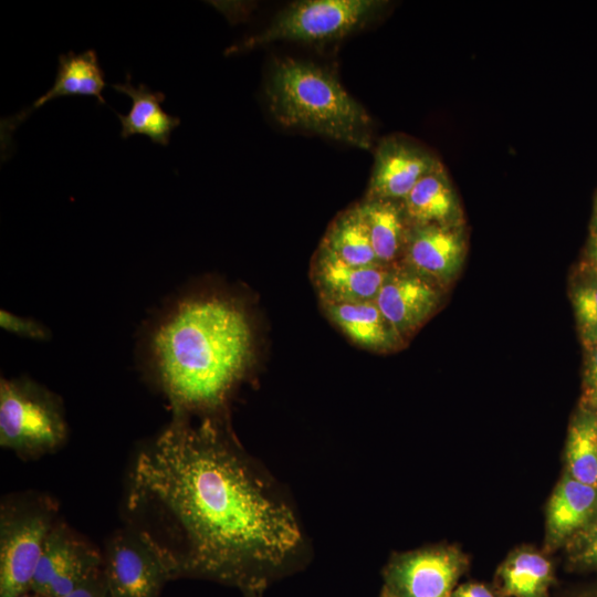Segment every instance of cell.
Returning <instances> with one entry per match:
<instances>
[{"instance_id": "cell-1", "label": "cell", "mask_w": 597, "mask_h": 597, "mask_svg": "<svg viewBox=\"0 0 597 597\" xmlns=\"http://www.w3.org/2000/svg\"><path fill=\"white\" fill-rule=\"evenodd\" d=\"M222 415L172 412L138 451L125 498L127 527L158 553L172 579L261 594L295 565L302 534Z\"/></svg>"}, {"instance_id": "cell-2", "label": "cell", "mask_w": 597, "mask_h": 597, "mask_svg": "<svg viewBox=\"0 0 597 597\" xmlns=\"http://www.w3.org/2000/svg\"><path fill=\"white\" fill-rule=\"evenodd\" d=\"M146 377L172 412L223 413L255 360L252 321L241 298L214 290L169 297L139 339Z\"/></svg>"}, {"instance_id": "cell-3", "label": "cell", "mask_w": 597, "mask_h": 597, "mask_svg": "<svg viewBox=\"0 0 597 597\" xmlns=\"http://www.w3.org/2000/svg\"><path fill=\"white\" fill-rule=\"evenodd\" d=\"M273 118L286 128L303 129L369 149L373 121L364 106L331 70L291 57L275 60L265 84Z\"/></svg>"}, {"instance_id": "cell-4", "label": "cell", "mask_w": 597, "mask_h": 597, "mask_svg": "<svg viewBox=\"0 0 597 597\" xmlns=\"http://www.w3.org/2000/svg\"><path fill=\"white\" fill-rule=\"evenodd\" d=\"M67 423L57 395L28 377L1 378L0 446L39 457L65 441Z\"/></svg>"}, {"instance_id": "cell-5", "label": "cell", "mask_w": 597, "mask_h": 597, "mask_svg": "<svg viewBox=\"0 0 597 597\" xmlns=\"http://www.w3.org/2000/svg\"><path fill=\"white\" fill-rule=\"evenodd\" d=\"M56 515L55 503L40 494H24L1 504L0 597H19L30 591Z\"/></svg>"}, {"instance_id": "cell-6", "label": "cell", "mask_w": 597, "mask_h": 597, "mask_svg": "<svg viewBox=\"0 0 597 597\" xmlns=\"http://www.w3.org/2000/svg\"><path fill=\"white\" fill-rule=\"evenodd\" d=\"M387 6L379 0H304L284 8L272 22L227 53L252 50L275 41L324 43L343 39L375 20Z\"/></svg>"}, {"instance_id": "cell-7", "label": "cell", "mask_w": 597, "mask_h": 597, "mask_svg": "<svg viewBox=\"0 0 597 597\" xmlns=\"http://www.w3.org/2000/svg\"><path fill=\"white\" fill-rule=\"evenodd\" d=\"M468 567L467 555L455 546L397 553L384 568V586L395 597H450Z\"/></svg>"}, {"instance_id": "cell-8", "label": "cell", "mask_w": 597, "mask_h": 597, "mask_svg": "<svg viewBox=\"0 0 597 597\" xmlns=\"http://www.w3.org/2000/svg\"><path fill=\"white\" fill-rule=\"evenodd\" d=\"M103 574L111 597H159L172 579L158 553L129 527L108 541Z\"/></svg>"}, {"instance_id": "cell-9", "label": "cell", "mask_w": 597, "mask_h": 597, "mask_svg": "<svg viewBox=\"0 0 597 597\" xmlns=\"http://www.w3.org/2000/svg\"><path fill=\"white\" fill-rule=\"evenodd\" d=\"M103 572V556L65 524L49 533L30 591L63 597Z\"/></svg>"}, {"instance_id": "cell-10", "label": "cell", "mask_w": 597, "mask_h": 597, "mask_svg": "<svg viewBox=\"0 0 597 597\" xmlns=\"http://www.w3.org/2000/svg\"><path fill=\"white\" fill-rule=\"evenodd\" d=\"M467 253L463 226H410L400 265L446 289L458 276Z\"/></svg>"}, {"instance_id": "cell-11", "label": "cell", "mask_w": 597, "mask_h": 597, "mask_svg": "<svg viewBox=\"0 0 597 597\" xmlns=\"http://www.w3.org/2000/svg\"><path fill=\"white\" fill-rule=\"evenodd\" d=\"M440 164L434 155L404 136L385 137L375 151L365 199L402 201Z\"/></svg>"}, {"instance_id": "cell-12", "label": "cell", "mask_w": 597, "mask_h": 597, "mask_svg": "<svg viewBox=\"0 0 597 597\" xmlns=\"http://www.w3.org/2000/svg\"><path fill=\"white\" fill-rule=\"evenodd\" d=\"M375 301L407 342L439 307L441 289L398 264L389 269Z\"/></svg>"}, {"instance_id": "cell-13", "label": "cell", "mask_w": 597, "mask_h": 597, "mask_svg": "<svg viewBox=\"0 0 597 597\" xmlns=\"http://www.w3.org/2000/svg\"><path fill=\"white\" fill-rule=\"evenodd\" d=\"M106 86L104 71L94 50L81 53L69 52L59 56L55 80L50 90L36 98L30 106L2 118L0 123L1 160H7L12 153L13 132L34 111L49 101L62 96H94L100 104H105L102 94Z\"/></svg>"}, {"instance_id": "cell-14", "label": "cell", "mask_w": 597, "mask_h": 597, "mask_svg": "<svg viewBox=\"0 0 597 597\" xmlns=\"http://www.w3.org/2000/svg\"><path fill=\"white\" fill-rule=\"evenodd\" d=\"M390 268L348 264L318 247L311 276L321 302H362L376 300Z\"/></svg>"}, {"instance_id": "cell-15", "label": "cell", "mask_w": 597, "mask_h": 597, "mask_svg": "<svg viewBox=\"0 0 597 597\" xmlns=\"http://www.w3.org/2000/svg\"><path fill=\"white\" fill-rule=\"evenodd\" d=\"M331 321L349 341L375 353H391L406 342L385 317L376 301L321 302Z\"/></svg>"}, {"instance_id": "cell-16", "label": "cell", "mask_w": 597, "mask_h": 597, "mask_svg": "<svg viewBox=\"0 0 597 597\" xmlns=\"http://www.w3.org/2000/svg\"><path fill=\"white\" fill-rule=\"evenodd\" d=\"M596 515L597 488L582 483L566 472L547 504L545 551H554L567 543Z\"/></svg>"}, {"instance_id": "cell-17", "label": "cell", "mask_w": 597, "mask_h": 597, "mask_svg": "<svg viewBox=\"0 0 597 597\" xmlns=\"http://www.w3.org/2000/svg\"><path fill=\"white\" fill-rule=\"evenodd\" d=\"M401 203L409 226H464L460 200L442 164L425 175Z\"/></svg>"}, {"instance_id": "cell-18", "label": "cell", "mask_w": 597, "mask_h": 597, "mask_svg": "<svg viewBox=\"0 0 597 597\" xmlns=\"http://www.w3.org/2000/svg\"><path fill=\"white\" fill-rule=\"evenodd\" d=\"M116 92L132 98L128 114L116 113L122 128L121 137L126 139L133 135H145L154 144L167 146L171 133L180 124V118L167 114L161 107L166 95L160 91H151L147 85H133L130 73L123 83L111 85Z\"/></svg>"}, {"instance_id": "cell-19", "label": "cell", "mask_w": 597, "mask_h": 597, "mask_svg": "<svg viewBox=\"0 0 597 597\" xmlns=\"http://www.w3.org/2000/svg\"><path fill=\"white\" fill-rule=\"evenodd\" d=\"M380 265H398L404 256L409 223L401 201L364 199L358 203Z\"/></svg>"}, {"instance_id": "cell-20", "label": "cell", "mask_w": 597, "mask_h": 597, "mask_svg": "<svg viewBox=\"0 0 597 597\" xmlns=\"http://www.w3.org/2000/svg\"><path fill=\"white\" fill-rule=\"evenodd\" d=\"M553 583L551 561L531 546L512 551L495 574V589L501 597H548Z\"/></svg>"}, {"instance_id": "cell-21", "label": "cell", "mask_w": 597, "mask_h": 597, "mask_svg": "<svg viewBox=\"0 0 597 597\" xmlns=\"http://www.w3.org/2000/svg\"><path fill=\"white\" fill-rule=\"evenodd\" d=\"M320 245L352 265H380L358 203L334 218Z\"/></svg>"}, {"instance_id": "cell-22", "label": "cell", "mask_w": 597, "mask_h": 597, "mask_svg": "<svg viewBox=\"0 0 597 597\" xmlns=\"http://www.w3.org/2000/svg\"><path fill=\"white\" fill-rule=\"evenodd\" d=\"M566 468L575 480L597 488V412L583 406L568 429Z\"/></svg>"}, {"instance_id": "cell-23", "label": "cell", "mask_w": 597, "mask_h": 597, "mask_svg": "<svg viewBox=\"0 0 597 597\" xmlns=\"http://www.w3.org/2000/svg\"><path fill=\"white\" fill-rule=\"evenodd\" d=\"M569 296L584 349L597 345V276L578 266L570 281Z\"/></svg>"}, {"instance_id": "cell-24", "label": "cell", "mask_w": 597, "mask_h": 597, "mask_svg": "<svg viewBox=\"0 0 597 597\" xmlns=\"http://www.w3.org/2000/svg\"><path fill=\"white\" fill-rule=\"evenodd\" d=\"M566 544L573 566L597 568V515Z\"/></svg>"}, {"instance_id": "cell-25", "label": "cell", "mask_w": 597, "mask_h": 597, "mask_svg": "<svg viewBox=\"0 0 597 597\" xmlns=\"http://www.w3.org/2000/svg\"><path fill=\"white\" fill-rule=\"evenodd\" d=\"M0 326L11 334L35 341H46L51 335L49 328L34 318L19 316L6 310L0 311Z\"/></svg>"}, {"instance_id": "cell-26", "label": "cell", "mask_w": 597, "mask_h": 597, "mask_svg": "<svg viewBox=\"0 0 597 597\" xmlns=\"http://www.w3.org/2000/svg\"><path fill=\"white\" fill-rule=\"evenodd\" d=\"M580 406L597 412V345L585 348Z\"/></svg>"}, {"instance_id": "cell-27", "label": "cell", "mask_w": 597, "mask_h": 597, "mask_svg": "<svg viewBox=\"0 0 597 597\" xmlns=\"http://www.w3.org/2000/svg\"><path fill=\"white\" fill-rule=\"evenodd\" d=\"M63 597H111L103 572Z\"/></svg>"}, {"instance_id": "cell-28", "label": "cell", "mask_w": 597, "mask_h": 597, "mask_svg": "<svg viewBox=\"0 0 597 597\" xmlns=\"http://www.w3.org/2000/svg\"><path fill=\"white\" fill-rule=\"evenodd\" d=\"M450 597H501L496 589L482 583H467L455 587Z\"/></svg>"}, {"instance_id": "cell-29", "label": "cell", "mask_w": 597, "mask_h": 597, "mask_svg": "<svg viewBox=\"0 0 597 597\" xmlns=\"http://www.w3.org/2000/svg\"><path fill=\"white\" fill-rule=\"evenodd\" d=\"M578 266L597 276V237L589 235Z\"/></svg>"}, {"instance_id": "cell-30", "label": "cell", "mask_w": 597, "mask_h": 597, "mask_svg": "<svg viewBox=\"0 0 597 597\" xmlns=\"http://www.w3.org/2000/svg\"><path fill=\"white\" fill-rule=\"evenodd\" d=\"M589 235L597 237V195L593 208V214L589 226Z\"/></svg>"}, {"instance_id": "cell-31", "label": "cell", "mask_w": 597, "mask_h": 597, "mask_svg": "<svg viewBox=\"0 0 597 597\" xmlns=\"http://www.w3.org/2000/svg\"><path fill=\"white\" fill-rule=\"evenodd\" d=\"M379 597H395V596L385 586H383Z\"/></svg>"}, {"instance_id": "cell-32", "label": "cell", "mask_w": 597, "mask_h": 597, "mask_svg": "<svg viewBox=\"0 0 597 597\" xmlns=\"http://www.w3.org/2000/svg\"><path fill=\"white\" fill-rule=\"evenodd\" d=\"M19 597H44V596H41V595L35 594L33 591H28V593H24V594L20 595Z\"/></svg>"}, {"instance_id": "cell-33", "label": "cell", "mask_w": 597, "mask_h": 597, "mask_svg": "<svg viewBox=\"0 0 597 597\" xmlns=\"http://www.w3.org/2000/svg\"><path fill=\"white\" fill-rule=\"evenodd\" d=\"M260 595H261V594L252 593V591H250V593H244V596H245V597H260Z\"/></svg>"}]
</instances>
